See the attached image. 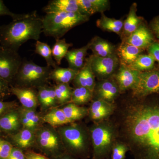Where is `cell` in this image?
I'll return each mask as SVG.
<instances>
[{
	"label": "cell",
	"mask_w": 159,
	"mask_h": 159,
	"mask_svg": "<svg viewBox=\"0 0 159 159\" xmlns=\"http://www.w3.org/2000/svg\"><path fill=\"white\" fill-rule=\"evenodd\" d=\"M120 119L116 126L118 138L134 159H159V101L129 103Z\"/></svg>",
	"instance_id": "cell-1"
},
{
	"label": "cell",
	"mask_w": 159,
	"mask_h": 159,
	"mask_svg": "<svg viewBox=\"0 0 159 159\" xmlns=\"http://www.w3.org/2000/svg\"><path fill=\"white\" fill-rule=\"evenodd\" d=\"M43 33L42 19L36 11L0 26V46L15 51L29 40L38 41Z\"/></svg>",
	"instance_id": "cell-2"
},
{
	"label": "cell",
	"mask_w": 159,
	"mask_h": 159,
	"mask_svg": "<svg viewBox=\"0 0 159 159\" xmlns=\"http://www.w3.org/2000/svg\"><path fill=\"white\" fill-rule=\"evenodd\" d=\"M66 152L78 159L91 156L92 146L89 132L77 124L61 126L57 129Z\"/></svg>",
	"instance_id": "cell-3"
},
{
	"label": "cell",
	"mask_w": 159,
	"mask_h": 159,
	"mask_svg": "<svg viewBox=\"0 0 159 159\" xmlns=\"http://www.w3.org/2000/svg\"><path fill=\"white\" fill-rule=\"evenodd\" d=\"M89 132L93 148L92 159H109L118 138L114 123L106 120L96 122Z\"/></svg>",
	"instance_id": "cell-4"
},
{
	"label": "cell",
	"mask_w": 159,
	"mask_h": 159,
	"mask_svg": "<svg viewBox=\"0 0 159 159\" xmlns=\"http://www.w3.org/2000/svg\"><path fill=\"white\" fill-rule=\"evenodd\" d=\"M89 16L80 13H47L42 19L43 33L47 36L60 39L70 30L88 21Z\"/></svg>",
	"instance_id": "cell-5"
},
{
	"label": "cell",
	"mask_w": 159,
	"mask_h": 159,
	"mask_svg": "<svg viewBox=\"0 0 159 159\" xmlns=\"http://www.w3.org/2000/svg\"><path fill=\"white\" fill-rule=\"evenodd\" d=\"M52 70L48 66H42L32 61L23 59L12 83H16V87L38 88L46 85Z\"/></svg>",
	"instance_id": "cell-6"
},
{
	"label": "cell",
	"mask_w": 159,
	"mask_h": 159,
	"mask_svg": "<svg viewBox=\"0 0 159 159\" xmlns=\"http://www.w3.org/2000/svg\"><path fill=\"white\" fill-rule=\"evenodd\" d=\"M35 140L39 149L48 156L54 158L66 152L59 133L52 126L40 129Z\"/></svg>",
	"instance_id": "cell-7"
},
{
	"label": "cell",
	"mask_w": 159,
	"mask_h": 159,
	"mask_svg": "<svg viewBox=\"0 0 159 159\" xmlns=\"http://www.w3.org/2000/svg\"><path fill=\"white\" fill-rule=\"evenodd\" d=\"M22 61L17 51L0 46V77L12 83Z\"/></svg>",
	"instance_id": "cell-8"
},
{
	"label": "cell",
	"mask_w": 159,
	"mask_h": 159,
	"mask_svg": "<svg viewBox=\"0 0 159 159\" xmlns=\"http://www.w3.org/2000/svg\"><path fill=\"white\" fill-rule=\"evenodd\" d=\"M132 90L133 97L139 99L159 93V70L141 72L138 82Z\"/></svg>",
	"instance_id": "cell-9"
},
{
	"label": "cell",
	"mask_w": 159,
	"mask_h": 159,
	"mask_svg": "<svg viewBox=\"0 0 159 159\" xmlns=\"http://www.w3.org/2000/svg\"><path fill=\"white\" fill-rule=\"evenodd\" d=\"M91 66L95 77L100 80L110 78L116 72L119 63L116 54L108 57L91 55Z\"/></svg>",
	"instance_id": "cell-10"
},
{
	"label": "cell",
	"mask_w": 159,
	"mask_h": 159,
	"mask_svg": "<svg viewBox=\"0 0 159 159\" xmlns=\"http://www.w3.org/2000/svg\"><path fill=\"white\" fill-rule=\"evenodd\" d=\"M120 93L119 87L115 79L101 80L96 84L93 94L97 99H102L110 103H114Z\"/></svg>",
	"instance_id": "cell-11"
},
{
	"label": "cell",
	"mask_w": 159,
	"mask_h": 159,
	"mask_svg": "<svg viewBox=\"0 0 159 159\" xmlns=\"http://www.w3.org/2000/svg\"><path fill=\"white\" fill-rule=\"evenodd\" d=\"M120 66L114 77L119 87L120 93H122L133 89L138 82L141 72L125 66Z\"/></svg>",
	"instance_id": "cell-12"
},
{
	"label": "cell",
	"mask_w": 159,
	"mask_h": 159,
	"mask_svg": "<svg viewBox=\"0 0 159 159\" xmlns=\"http://www.w3.org/2000/svg\"><path fill=\"white\" fill-rule=\"evenodd\" d=\"M123 41L143 50L148 48L154 42L152 32L143 24Z\"/></svg>",
	"instance_id": "cell-13"
},
{
	"label": "cell",
	"mask_w": 159,
	"mask_h": 159,
	"mask_svg": "<svg viewBox=\"0 0 159 159\" xmlns=\"http://www.w3.org/2000/svg\"><path fill=\"white\" fill-rule=\"evenodd\" d=\"M95 77L91 66L90 56L86 58L83 66L78 71L73 82L75 87H82L94 92L96 85Z\"/></svg>",
	"instance_id": "cell-14"
},
{
	"label": "cell",
	"mask_w": 159,
	"mask_h": 159,
	"mask_svg": "<svg viewBox=\"0 0 159 159\" xmlns=\"http://www.w3.org/2000/svg\"><path fill=\"white\" fill-rule=\"evenodd\" d=\"M114 103L102 99H96L91 103L89 110L90 118L93 121L99 122L106 120L116 110Z\"/></svg>",
	"instance_id": "cell-15"
},
{
	"label": "cell",
	"mask_w": 159,
	"mask_h": 159,
	"mask_svg": "<svg viewBox=\"0 0 159 159\" xmlns=\"http://www.w3.org/2000/svg\"><path fill=\"white\" fill-rule=\"evenodd\" d=\"M11 92L17 97L24 108L34 110L37 106V93L34 88L12 86Z\"/></svg>",
	"instance_id": "cell-16"
},
{
	"label": "cell",
	"mask_w": 159,
	"mask_h": 159,
	"mask_svg": "<svg viewBox=\"0 0 159 159\" xmlns=\"http://www.w3.org/2000/svg\"><path fill=\"white\" fill-rule=\"evenodd\" d=\"M144 50L122 41L116 50V55L120 65L129 67L142 54Z\"/></svg>",
	"instance_id": "cell-17"
},
{
	"label": "cell",
	"mask_w": 159,
	"mask_h": 159,
	"mask_svg": "<svg viewBox=\"0 0 159 159\" xmlns=\"http://www.w3.org/2000/svg\"><path fill=\"white\" fill-rule=\"evenodd\" d=\"M43 10L46 14L55 12L81 13L77 0H52L45 6Z\"/></svg>",
	"instance_id": "cell-18"
},
{
	"label": "cell",
	"mask_w": 159,
	"mask_h": 159,
	"mask_svg": "<svg viewBox=\"0 0 159 159\" xmlns=\"http://www.w3.org/2000/svg\"><path fill=\"white\" fill-rule=\"evenodd\" d=\"M89 49L93 55L100 57H108L116 55V47L108 41L96 36L89 43Z\"/></svg>",
	"instance_id": "cell-19"
},
{
	"label": "cell",
	"mask_w": 159,
	"mask_h": 159,
	"mask_svg": "<svg viewBox=\"0 0 159 159\" xmlns=\"http://www.w3.org/2000/svg\"><path fill=\"white\" fill-rule=\"evenodd\" d=\"M89 49V43L80 48L73 49L69 51L65 57L69 64V67L80 70L85 62L87 51Z\"/></svg>",
	"instance_id": "cell-20"
},
{
	"label": "cell",
	"mask_w": 159,
	"mask_h": 159,
	"mask_svg": "<svg viewBox=\"0 0 159 159\" xmlns=\"http://www.w3.org/2000/svg\"><path fill=\"white\" fill-rule=\"evenodd\" d=\"M137 7L136 3L131 5L127 17L124 21L122 32L123 39L129 37L142 24V18L137 15Z\"/></svg>",
	"instance_id": "cell-21"
},
{
	"label": "cell",
	"mask_w": 159,
	"mask_h": 159,
	"mask_svg": "<svg viewBox=\"0 0 159 159\" xmlns=\"http://www.w3.org/2000/svg\"><path fill=\"white\" fill-rule=\"evenodd\" d=\"M79 70L70 68H61L59 66L52 69L49 79L52 80L57 84H69L73 81Z\"/></svg>",
	"instance_id": "cell-22"
},
{
	"label": "cell",
	"mask_w": 159,
	"mask_h": 159,
	"mask_svg": "<svg viewBox=\"0 0 159 159\" xmlns=\"http://www.w3.org/2000/svg\"><path fill=\"white\" fill-rule=\"evenodd\" d=\"M20 114L16 111H9L0 118V128L5 131H16L20 128Z\"/></svg>",
	"instance_id": "cell-23"
},
{
	"label": "cell",
	"mask_w": 159,
	"mask_h": 159,
	"mask_svg": "<svg viewBox=\"0 0 159 159\" xmlns=\"http://www.w3.org/2000/svg\"><path fill=\"white\" fill-rule=\"evenodd\" d=\"M39 102L44 108H48L57 102L54 87L44 85L38 88L37 93Z\"/></svg>",
	"instance_id": "cell-24"
},
{
	"label": "cell",
	"mask_w": 159,
	"mask_h": 159,
	"mask_svg": "<svg viewBox=\"0 0 159 159\" xmlns=\"http://www.w3.org/2000/svg\"><path fill=\"white\" fill-rule=\"evenodd\" d=\"M123 24L124 22L122 20L107 17L103 13L97 22V26L99 29L117 34L122 33Z\"/></svg>",
	"instance_id": "cell-25"
},
{
	"label": "cell",
	"mask_w": 159,
	"mask_h": 159,
	"mask_svg": "<svg viewBox=\"0 0 159 159\" xmlns=\"http://www.w3.org/2000/svg\"><path fill=\"white\" fill-rule=\"evenodd\" d=\"M12 140L18 148L26 149L31 147L34 143L35 136L34 132L27 129H23L12 135Z\"/></svg>",
	"instance_id": "cell-26"
},
{
	"label": "cell",
	"mask_w": 159,
	"mask_h": 159,
	"mask_svg": "<svg viewBox=\"0 0 159 159\" xmlns=\"http://www.w3.org/2000/svg\"><path fill=\"white\" fill-rule=\"evenodd\" d=\"M43 120L52 126H62L71 123L66 117L62 109H54L45 115Z\"/></svg>",
	"instance_id": "cell-27"
},
{
	"label": "cell",
	"mask_w": 159,
	"mask_h": 159,
	"mask_svg": "<svg viewBox=\"0 0 159 159\" xmlns=\"http://www.w3.org/2000/svg\"><path fill=\"white\" fill-rule=\"evenodd\" d=\"M62 109L66 117L71 123L83 119L89 114V110L85 107L71 102Z\"/></svg>",
	"instance_id": "cell-28"
},
{
	"label": "cell",
	"mask_w": 159,
	"mask_h": 159,
	"mask_svg": "<svg viewBox=\"0 0 159 159\" xmlns=\"http://www.w3.org/2000/svg\"><path fill=\"white\" fill-rule=\"evenodd\" d=\"M155 61L150 54H141L129 68L139 72L152 70L154 67Z\"/></svg>",
	"instance_id": "cell-29"
},
{
	"label": "cell",
	"mask_w": 159,
	"mask_h": 159,
	"mask_svg": "<svg viewBox=\"0 0 159 159\" xmlns=\"http://www.w3.org/2000/svg\"><path fill=\"white\" fill-rule=\"evenodd\" d=\"M72 46V44L67 43L65 39L56 40L52 48V54L57 66L60 65L63 58L65 57L69 48Z\"/></svg>",
	"instance_id": "cell-30"
},
{
	"label": "cell",
	"mask_w": 159,
	"mask_h": 159,
	"mask_svg": "<svg viewBox=\"0 0 159 159\" xmlns=\"http://www.w3.org/2000/svg\"><path fill=\"white\" fill-rule=\"evenodd\" d=\"M93 97V92L82 87H77L73 89L70 102L77 105L85 104Z\"/></svg>",
	"instance_id": "cell-31"
},
{
	"label": "cell",
	"mask_w": 159,
	"mask_h": 159,
	"mask_svg": "<svg viewBox=\"0 0 159 159\" xmlns=\"http://www.w3.org/2000/svg\"><path fill=\"white\" fill-rule=\"evenodd\" d=\"M34 52L44 58L47 66L53 69L58 66L52 56V49L47 43L37 41L35 45Z\"/></svg>",
	"instance_id": "cell-32"
},
{
	"label": "cell",
	"mask_w": 159,
	"mask_h": 159,
	"mask_svg": "<svg viewBox=\"0 0 159 159\" xmlns=\"http://www.w3.org/2000/svg\"><path fill=\"white\" fill-rule=\"evenodd\" d=\"M54 88L57 102L64 103L70 102L73 89L69 84H57Z\"/></svg>",
	"instance_id": "cell-33"
},
{
	"label": "cell",
	"mask_w": 159,
	"mask_h": 159,
	"mask_svg": "<svg viewBox=\"0 0 159 159\" xmlns=\"http://www.w3.org/2000/svg\"><path fill=\"white\" fill-rule=\"evenodd\" d=\"M129 148L121 141H116L112 148L111 159H125V155Z\"/></svg>",
	"instance_id": "cell-34"
},
{
	"label": "cell",
	"mask_w": 159,
	"mask_h": 159,
	"mask_svg": "<svg viewBox=\"0 0 159 159\" xmlns=\"http://www.w3.org/2000/svg\"><path fill=\"white\" fill-rule=\"evenodd\" d=\"M20 114L25 116L31 122L33 130L37 127L40 122L39 116L34 110L24 108L20 111Z\"/></svg>",
	"instance_id": "cell-35"
},
{
	"label": "cell",
	"mask_w": 159,
	"mask_h": 159,
	"mask_svg": "<svg viewBox=\"0 0 159 159\" xmlns=\"http://www.w3.org/2000/svg\"><path fill=\"white\" fill-rule=\"evenodd\" d=\"M80 13L90 16L96 13L91 0H77Z\"/></svg>",
	"instance_id": "cell-36"
},
{
	"label": "cell",
	"mask_w": 159,
	"mask_h": 159,
	"mask_svg": "<svg viewBox=\"0 0 159 159\" xmlns=\"http://www.w3.org/2000/svg\"><path fill=\"white\" fill-rule=\"evenodd\" d=\"M13 147L8 141L0 139V159H7Z\"/></svg>",
	"instance_id": "cell-37"
},
{
	"label": "cell",
	"mask_w": 159,
	"mask_h": 159,
	"mask_svg": "<svg viewBox=\"0 0 159 159\" xmlns=\"http://www.w3.org/2000/svg\"><path fill=\"white\" fill-rule=\"evenodd\" d=\"M97 12L103 13L109 7V1L107 0H91Z\"/></svg>",
	"instance_id": "cell-38"
},
{
	"label": "cell",
	"mask_w": 159,
	"mask_h": 159,
	"mask_svg": "<svg viewBox=\"0 0 159 159\" xmlns=\"http://www.w3.org/2000/svg\"><path fill=\"white\" fill-rule=\"evenodd\" d=\"M24 14H16L11 12L4 4L2 0H0V16H8L12 18V20H14L22 17Z\"/></svg>",
	"instance_id": "cell-39"
},
{
	"label": "cell",
	"mask_w": 159,
	"mask_h": 159,
	"mask_svg": "<svg viewBox=\"0 0 159 159\" xmlns=\"http://www.w3.org/2000/svg\"><path fill=\"white\" fill-rule=\"evenodd\" d=\"M10 84L0 77V100L11 93Z\"/></svg>",
	"instance_id": "cell-40"
},
{
	"label": "cell",
	"mask_w": 159,
	"mask_h": 159,
	"mask_svg": "<svg viewBox=\"0 0 159 159\" xmlns=\"http://www.w3.org/2000/svg\"><path fill=\"white\" fill-rule=\"evenodd\" d=\"M148 54L157 62L159 68V43L154 42L148 48Z\"/></svg>",
	"instance_id": "cell-41"
},
{
	"label": "cell",
	"mask_w": 159,
	"mask_h": 159,
	"mask_svg": "<svg viewBox=\"0 0 159 159\" xmlns=\"http://www.w3.org/2000/svg\"><path fill=\"white\" fill-rule=\"evenodd\" d=\"M16 105V103L14 101L13 102H4L0 100V116L2 114L5 113L6 112L11 109L13 108Z\"/></svg>",
	"instance_id": "cell-42"
},
{
	"label": "cell",
	"mask_w": 159,
	"mask_h": 159,
	"mask_svg": "<svg viewBox=\"0 0 159 159\" xmlns=\"http://www.w3.org/2000/svg\"><path fill=\"white\" fill-rule=\"evenodd\" d=\"M7 159H26L25 155L22 149L18 148H13L10 155Z\"/></svg>",
	"instance_id": "cell-43"
},
{
	"label": "cell",
	"mask_w": 159,
	"mask_h": 159,
	"mask_svg": "<svg viewBox=\"0 0 159 159\" xmlns=\"http://www.w3.org/2000/svg\"><path fill=\"white\" fill-rule=\"evenodd\" d=\"M26 159H50L48 157L41 154L30 151L25 153Z\"/></svg>",
	"instance_id": "cell-44"
},
{
	"label": "cell",
	"mask_w": 159,
	"mask_h": 159,
	"mask_svg": "<svg viewBox=\"0 0 159 159\" xmlns=\"http://www.w3.org/2000/svg\"><path fill=\"white\" fill-rule=\"evenodd\" d=\"M151 28L157 36L159 38V16L152 20L151 23Z\"/></svg>",
	"instance_id": "cell-45"
},
{
	"label": "cell",
	"mask_w": 159,
	"mask_h": 159,
	"mask_svg": "<svg viewBox=\"0 0 159 159\" xmlns=\"http://www.w3.org/2000/svg\"><path fill=\"white\" fill-rule=\"evenodd\" d=\"M53 159H79L66 152L53 158Z\"/></svg>",
	"instance_id": "cell-46"
}]
</instances>
